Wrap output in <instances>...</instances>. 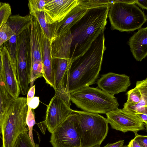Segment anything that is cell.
<instances>
[{
    "label": "cell",
    "instance_id": "ac0fdd59",
    "mask_svg": "<svg viewBox=\"0 0 147 147\" xmlns=\"http://www.w3.org/2000/svg\"><path fill=\"white\" fill-rule=\"evenodd\" d=\"M34 17L37 20L45 34L51 43L57 37L61 22L51 24L47 23L46 21L44 11L37 14Z\"/></svg>",
    "mask_w": 147,
    "mask_h": 147
},
{
    "label": "cell",
    "instance_id": "8992f818",
    "mask_svg": "<svg viewBox=\"0 0 147 147\" xmlns=\"http://www.w3.org/2000/svg\"><path fill=\"white\" fill-rule=\"evenodd\" d=\"M78 115L81 147L100 145L109 130L106 118L99 114L74 110Z\"/></svg>",
    "mask_w": 147,
    "mask_h": 147
},
{
    "label": "cell",
    "instance_id": "484cf974",
    "mask_svg": "<svg viewBox=\"0 0 147 147\" xmlns=\"http://www.w3.org/2000/svg\"><path fill=\"white\" fill-rule=\"evenodd\" d=\"M11 9L9 4L6 3H0V27L6 23L11 16Z\"/></svg>",
    "mask_w": 147,
    "mask_h": 147
},
{
    "label": "cell",
    "instance_id": "6da1fadb",
    "mask_svg": "<svg viewBox=\"0 0 147 147\" xmlns=\"http://www.w3.org/2000/svg\"><path fill=\"white\" fill-rule=\"evenodd\" d=\"M104 32L92 42L84 54L71 61L69 82V93L94 84L101 69L105 45Z\"/></svg>",
    "mask_w": 147,
    "mask_h": 147
},
{
    "label": "cell",
    "instance_id": "277c9868",
    "mask_svg": "<svg viewBox=\"0 0 147 147\" xmlns=\"http://www.w3.org/2000/svg\"><path fill=\"white\" fill-rule=\"evenodd\" d=\"M108 16L113 30L133 31L140 29L147 21L146 15L135 4L125 0H114L110 4Z\"/></svg>",
    "mask_w": 147,
    "mask_h": 147
},
{
    "label": "cell",
    "instance_id": "7402d4cb",
    "mask_svg": "<svg viewBox=\"0 0 147 147\" xmlns=\"http://www.w3.org/2000/svg\"><path fill=\"white\" fill-rule=\"evenodd\" d=\"M46 0H29L28 5L29 15L32 17L37 14L44 11Z\"/></svg>",
    "mask_w": 147,
    "mask_h": 147
},
{
    "label": "cell",
    "instance_id": "8d00e7d4",
    "mask_svg": "<svg viewBox=\"0 0 147 147\" xmlns=\"http://www.w3.org/2000/svg\"><path fill=\"white\" fill-rule=\"evenodd\" d=\"M92 147H101L100 145H97L94 146H93Z\"/></svg>",
    "mask_w": 147,
    "mask_h": 147
},
{
    "label": "cell",
    "instance_id": "d590c367",
    "mask_svg": "<svg viewBox=\"0 0 147 147\" xmlns=\"http://www.w3.org/2000/svg\"><path fill=\"white\" fill-rule=\"evenodd\" d=\"M2 130H1V121L0 120V136L1 134Z\"/></svg>",
    "mask_w": 147,
    "mask_h": 147
},
{
    "label": "cell",
    "instance_id": "74e56055",
    "mask_svg": "<svg viewBox=\"0 0 147 147\" xmlns=\"http://www.w3.org/2000/svg\"><path fill=\"white\" fill-rule=\"evenodd\" d=\"M122 147H128L127 145V146H123Z\"/></svg>",
    "mask_w": 147,
    "mask_h": 147
},
{
    "label": "cell",
    "instance_id": "f546056e",
    "mask_svg": "<svg viewBox=\"0 0 147 147\" xmlns=\"http://www.w3.org/2000/svg\"><path fill=\"white\" fill-rule=\"evenodd\" d=\"M35 92V85H34L30 88L28 92L27 101L29 100L34 96Z\"/></svg>",
    "mask_w": 147,
    "mask_h": 147
},
{
    "label": "cell",
    "instance_id": "52a82bcc",
    "mask_svg": "<svg viewBox=\"0 0 147 147\" xmlns=\"http://www.w3.org/2000/svg\"><path fill=\"white\" fill-rule=\"evenodd\" d=\"M53 147H81L78 115L73 112L51 133Z\"/></svg>",
    "mask_w": 147,
    "mask_h": 147
},
{
    "label": "cell",
    "instance_id": "8fae6325",
    "mask_svg": "<svg viewBox=\"0 0 147 147\" xmlns=\"http://www.w3.org/2000/svg\"><path fill=\"white\" fill-rule=\"evenodd\" d=\"M78 6V0H46L44 12L49 24L62 22Z\"/></svg>",
    "mask_w": 147,
    "mask_h": 147
},
{
    "label": "cell",
    "instance_id": "83f0119b",
    "mask_svg": "<svg viewBox=\"0 0 147 147\" xmlns=\"http://www.w3.org/2000/svg\"><path fill=\"white\" fill-rule=\"evenodd\" d=\"M135 137L134 139L141 147H147V136L138 134L137 133H134Z\"/></svg>",
    "mask_w": 147,
    "mask_h": 147
},
{
    "label": "cell",
    "instance_id": "9c48e42d",
    "mask_svg": "<svg viewBox=\"0 0 147 147\" xmlns=\"http://www.w3.org/2000/svg\"><path fill=\"white\" fill-rule=\"evenodd\" d=\"M70 105L57 94H55L51 99L47 106L45 120L41 122L51 134L73 113Z\"/></svg>",
    "mask_w": 147,
    "mask_h": 147
},
{
    "label": "cell",
    "instance_id": "7c38bea8",
    "mask_svg": "<svg viewBox=\"0 0 147 147\" xmlns=\"http://www.w3.org/2000/svg\"><path fill=\"white\" fill-rule=\"evenodd\" d=\"M2 67L1 75L7 90L14 99L18 98L20 91L16 71L10 54L3 45L1 50Z\"/></svg>",
    "mask_w": 147,
    "mask_h": 147
},
{
    "label": "cell",
    "instance_id": "9a60e30c",
    "mask_svg": "<svg viewBox=\"0 0 147 147\" xmlns=\"http://www.w3.org/2000/svg\"><path fill=\"white\" fill-rule=\"evenodd\" d=\"M147 27L142 28L129 38V44L134 58L141 61L147 55Z\"/></svg>",
    "mask_w": 147,
    "mask_h": 147
},
{
    "label": "cell",
    "instance_id": "4316f807",
    "mask_svg": "<svg viewBox=\"0 0 147 147\" xmlns=\"http://www.w3.org/2000/svg\"><path fill=\"white\" fill-rule=\"evenodd\" d=\"M13 33L9 26L6 23L3 24L0 27V43L3 45L11 38Z\"/></svg>",
    "mask_w": 147,
    "mask_h": 147
},
{
    "label": "cell",
    "instance_id": "e0dca14e",
    "mask_svg": "<svg viewBox=\"0 0 147 147\" xmlns=\"http://www.w3.org/2000/svg\"><path fill=\"white\" fill-rule=\"evenodd\" d=\"M87 9H82L78 6L73 9L61 22L57 36L62 35L71 29L72 26L79 22L85 15Z\"/></svg>",
    "mask_w": 147,
    "mask_h": 147
},
{
    "label": "cell",
    "instance_id": "ffe728a7",
    "mask_svg": "<svg viewBox=\"0 0 147 147\" xmlns=\"http://www.w3.org/2000/svg\"><path fill=\"white\" fill-rule=\"evenodd\" d=\"M127 96V100L125 102L128 104H138L142 107H147V99L142 97L138 89L136 86L130 90L126 93Z\"/></svg>",
    "mask_w": 147,
    "mask_h": 147
},
{
    "label": "cell",
    "instance_id": "3957f363",
    "mask_svg": "<svg viewBox=\"0 0 147 147\" xmlns=\"http://www.w3.org/2000/svg\"><path fill=\"white\" fill-rule=\"evenodd\" d=\"M71 101L84 111L106 114L118 108L117 99L97 88L86 86L70 94Z\"/></svg>",
    "mask_w": 147,
    "mask_h": 147
},
{
    "label": "cell",
    "instance_id": "f35d334b",
    "mask_svg": "<svg viewBox=\"0 0 147 147\" xmlns=\"http://www.w3.org/2000/svg\"><path fill=\"white\" fill-rule=\"evenodd\" d=\"M2 45H2L1 44V43H0V47L1 46H2Z\"/></svg>",
    "mask_w": 147,
    "mask_h": 147
},
{
    "label": "cell",
    "instance_id": "5bb4252c",
    "mask_svg": "<svg viewBox=\"0 0 147 147\" xmlns=\"http://www.w3.org/2000/svg\"><path fill=\"white\" fill-rule=\"evenodd\" d=\"M6 23L11 28L13 33L11 38L3 45L9 52L16 71V53L18 36L29 26L30 22L26 17L16 14L11 16Z\"/></svg>",
    "mask_w": 147,
    "mask_h": 147
},
{
    "label": "cell",
    "instance_id": "5b68a950",
    "mask_svg": "<svg viewBox=\"0 0 147 147\" xmlns=\"http://www.w3.org/2000/svg\"><path fill=\"white\" fill-rule=\"evenodd\" d=\"M28 110L26 98L13 100L1 124L2 147H13L18 136L28 130L26 122Z\"/></svg>",
    "mask_w": 147,
    "mask_h": 147
},
{
    "label": "cell",
    "instance_id": "ba28073f",
    "mask_svg": "<svg viewBox=\"0 0 147 147\" xmlns=\"http://www.w3.org/2000/svg\"><path fill=\"white\" fill-rule=\"evenodd\" d=\"M30 26L18 37L16 53V75L18 81L25 84L30 80L31 60Z\"/></svg>",
    "mask_w": 147,
    "mask_h": 147
},
{
    "label": "cell",
    "instance_id": "7a4b0ae2",
    "mask_svg": "<svg viewBox=\"0 0 147 147\" xmlns=\"http://www.w3.org/2000/svg\"><path fill=\"white\" fill-rule=\"evenodd\" d=\"M110 5L91 7L82 18V22L73 32L71 47L77 48L76 56L71 57L72 61L82 56L94 40L104 32Z\"/></svg>",
    "mask_w": 147,
    "mask_h": 147
},
{
    "label": "cell",
    "instance_id": "836d02e7",
    "mask_svg": "<svg viewBox=\"0 0 147 147\" xmlns=\"http://www.w3.org/2000/svg\"><path fill=\"white\" fill-rule=\"evenodd\" d=\"M127 146L128 147H141L134 139L129 142Z\"/></svg>",
    "mask_w": 147,
    "mask_h": 147
},
{
    "label": "cell",
    "instance_id": "d6986e66",
    "mask_svg": "<svg viewBox=\"0 0 147 147\" xmlns=\"http://www.w3.org/2000/svg\"><path fill=\"white\" fill-rule=\"evenodd\" d=\"M13 99L8 92L0 74V120L1 124Z\"/></svg>",
    "mask_w": 147,
    "mask_h": 147
},
{
    "label": "cell",
    "instance_id": "d4e9b609",
    "mask_svg": "<svg viewBox=\"0 0 147 147\" xmlns=\"http://www.w3.org/2000/svg\"><path fill=\"white\" fill-rule=\"evenodd\" d=\"M26 122L28 127L29 132L28 134L33 145L35 146V143L32 133L33 127L36 123L35 121V113L34 110L28 107L27 113V115Z\"/></svg>",
    "mask_w": 147,
    "mask_h": 147
},
{
    "label": "cell",
    "instance_id": "d6a6232c",
    "mask_svg": "<svg viewBox=\"0 0 147 147\" xmlns=\"http://www.w3.org/2000/svg\"><path fill=\"white\" fill-rule=\"evenodd\" d=\"M135 4H137L142 8L147 9V0H136Z\"/></svg>",
    "mask_w": 147,
    "mask_h": 147
},
{
    "label": "cell",
    "instance_id": "30bf717a",
    "mask_svg": "<svg viewBox=\"0 0 147 147\" xmlns=\"http://www.w3.org/2000/svg\"><path fill=\"white\" fill-rule=\"evenodd\" d=\"M107 122L112 128L125 133H134L145 129V125L135 114L117 108L106 114Z\"/></svg>",
    "mask_w": 147,
    "mask_h": 147
},
{
    "label": "cell",
    "instance_id": "44dd1931",
    "mask_svg": "<svg viewBox=\"0 0 147 147\" xmlns=\"http://www.w3.org/2000/svg\"><path fill=\"white\" fill-rule=\"evenodd\" d=\"M114 0H78V6L81 8L88 9L103 5H109L113 3Z\"/></svg>",
    "mask_w": 147,
    "mask_h": 147
},
{
    "label": "cell",
    "instance_id": "2e32d148",
    "mask_svg": "<svg viewBox=\"0 0 147 147\" xmlns=\"http://www.w3.org/2000/svg\"><path fill=\"white\" fill-rule=\"evenodd\" d=\"M42 34L43 38L42 77L45 80L46 83L54 89L52 58L51 54V42L47 38L43 30Z\"/></svg>",
    "mask_w": 147,
    "mask_h": 147
},
{
    "label": "cell",
    "instance_id": "4dcf8cb0",
    "mask_svg": "<svg viewBox=\"0 0 147 147\" xmlns=\"http://www.w3.org/2000/svg\"><path fill=\"white\" fill-rule=\"evenodd\" d=\"M124 143V140H121L113 143L108 144L103 147H122Z\"/></svg>",
    "mask_w": 147,
    "mask_h": 147
},
{
    "label": "cell",
    "instance_id": "f1b7e54d",
    "mask_svg": "<svg viewBox=\"0 0 147 147\" xmlns=\"http://www.w3.org/2000/svg\"><path fill=\"white\" fill-rule=\"evenodd\" d=\"M39 103V98L38 96H34L29 100L27 101L28 107L34 110L38 107Z\"/></svg>",
    "mask_w": 147,
    "mask_h": 147
},
{
    "label": "cell",
    "instance_id": "e575fe53",
    "mask_svg": "<svg viewBox=\"0 0 147 147\" xmlns=\"http://www.w3.org/2000/svg\"><path fill=\"white\" fill-rule=\"evenodd\" d=\"M3 45L0 47V74H1L2 67L1 50Z\"/></svg>",
    "mask_w": 147,
    "mask_h": 147
},
{
    "label": "cell",
    "instance_id": "603a6c76",
    "mask_svg": "<svg viewBox=\"0 0 147 147\" xmlns=\"http://www.w3.org/2000/svg\"><path fill=\"white\" fill-rule=\"evenodd\" d=\"M43 73V66L42 62H35L31 65L30 82V87L34 85V83L37 79L42 77Z\"/></svg>",
    "mask_w": 147,
    "mask_h": 147
},
{
    "label": "cell",
    "instance_id": "cb8c5ba5",
    "mask_svg": "<svg viewBox=\"0 0 147 147\" xmlns=\"http://www.w3.org/2000/svg\"><path fill=\"white\" fill-rule=\"evenodd\" d=\"M28 130H26L21 133L18 136L13 147H39L36 144L34 146L28 133Z\"/></svg>",
    "mask_w": 147,
    "mask_h": 147
},
{
    "label": "cell",
    "instance_id": "4fadbf2b",
    "mask_svg": "<svg viewBox=\"0 0 147 147\" xmlns=\"http://www.w3.org/2000/svg\"><path fill=\"white\" fill-rule=\"evenodd\" d=\"M98 87L113 96L125 92L131 84L129 76L109 72L102 75L96 82Z\"/></svg>",
    "mask_w": 147,
    "mask_h": 147
},
{
    "label": "cell",
    "instance_id": "1f68e13d",
    "mask_svg": "<svg viewBox=\"0 0 147 147\" xmlns=\"http://www.w3.org/2000/svg\"><path fill=\"white\" fill-rule=\"evenodd\" d=\"M136 116L145 125V126L147 128V113H138L136 114Z\"/></svg>",
    "mask_w": 147,
    "mask_h": 147
}]
</instances>
